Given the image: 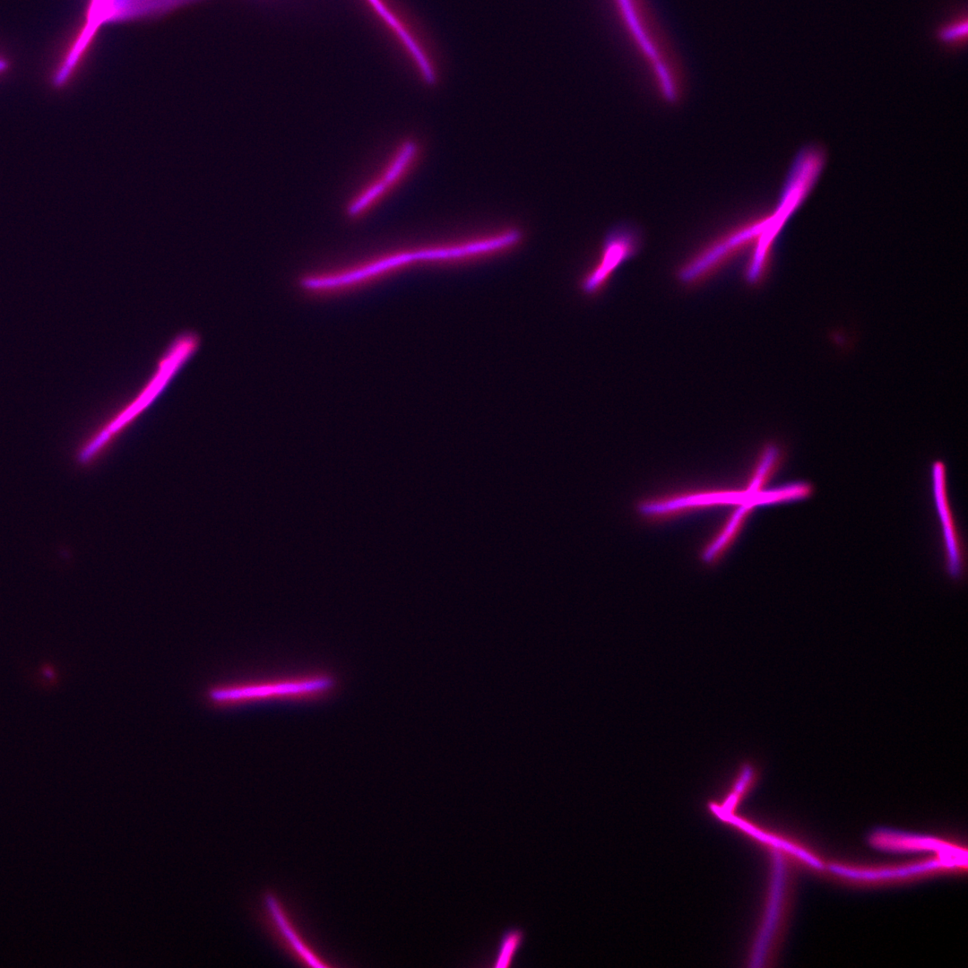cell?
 I'll return each instance as SVG.
<instances>
[{
  "label": "cell",
  "instance_id": "obj_1",
  "mask_svg": "<svg viewBox=\"0 0 968 968\" xmlns=\"http://www.w3.org/2000/svg\"><path fill=\"white\" fill-rule=\"evenodd\" d=\"M199 345L200 337L194 332L187 331L178 334L164 352L151 381L133 402L111 419L83 445L78 454V460L85 463L98 455L123 428L151 404L177 371L194 354Z\"/></svg>",
  "mask_w": 968,
  "mask_h": 968
},
{
  "label": "cell",
  "instance_id": "obj_2",
  "mask_svg": "<svg viewBox=\"0 0 968 968\" xmlns=\"http://www.w3.org/2000/svg\"><path fill=\"white\" fill-rule=\"evenodd\" d=\"M335 686L328 674L238 681L218 684L206 691L207 700L217 706H229L274 699H308L328 694Z\"/></svg>",
  "mask_w": 968,
  "mask_h": 968
},
{
  "label": "cell",
  "instance_id": "obj_3",
  "mask_svg": "<svg viewBox=\"0 0 968 968\" xmlns=\"http://www.w3.org/2000/svg\"><path fill=\"white\" fill-rule=\"evenodd\" d=\"M771 214L732 229L695 255L678 271V280L686 285L702 281L733 257L763 242L771 228ZM751 251V252H752Z\"/></svg>",
  "mask_w": 968,
  "mask_h": 968
},
{
  "label": "cell",
  "instance_id": "obj_4",
  "mask_svg": "<svg viewBox=\"0 0 968 968\" xmlns=\"http://www.w3.org/2000/svg\"><path fill=\"white\" fill-rule=\"evenodd\" d=\"M256 917L269 938L289 957L305 965L329 966L327 960L303 936L287 907L274 892L263 894Z\"/></svg>",
  "mask_w": 968,
  "mask_h": 968
},
{
  "label": "cell",
  "instance_id": "obj_5",
  "mask_svg": "<svg viewBox=\"0 0 968 968\" xmlns=\"http://www.w3.org/2000/svg\"><path fill=\"white\" fill-rule=\"evenodd\" d=\"M967 856L936 855L925 860L888 866H853L831 862L828 870L838 877L861 883L905 881L943 871L966 869Z\"/></svg>",
  "mask_w": 968,
  "mask_h": 968
},
{
  "label": "cell",
  "instance_id": "obj_6",
  "mask_svg": "<svg viewBox=\"0 0 968 968\" xmlns=\"http://www.w3.org/2000/svg\"><path fill=\"white\" fill-rule=\"evenodd\" d=\"M639 244L638 233L629 226H619L611 230L604 240L596 264L582 281V290L587 295L600 291L618 267L637 252Z\"/></svg>",
  "mask_w": 968,
  "mask_h": 968
},
{
  "label": "cell",
  "instance_id": "obj_7",
  "mask_svg": "<svg viewBox=\"0 0 968 968\" xmlns=\"http://www.w3.org/2000/svg\"><path fill=\"white\" fill-rule=\"evenodd\" d=\"M933 493L943 532L946 565L953 580L960 581L964 575V552L956 529L947 496L946 467L941 461L932 465Z\"/></svg>",
  "mask_w": 968,
  "mask_h": 968
},
{
  "label": "cell",
  "instance_id": "obj_8",
  "mask_svg": "<svg viewBox=\"0 0 968 968\" xmlns=\"http://www.w3.org/2000/svg\"><path fill=\"white\" fill-rule=\"evenodd\" d=\"M413 140L402 142L383 173L367 186L347 206L350 218L359 217L398 183L410 169L418 155Z\"/></svg>",
  "mask_w": 968,
  "mask_h": 968
},
{
  "label": "cell",
  "instance_id": "obj_9",
  "mask_svg": "<svg viewBox=\"0 0 968 968\" xmlns=\"http://www.w3.org/2000/svg\"><path fill=\"white\" fill-rule=\"evenodd\" d=\"M869 843L881 851L897 853L932 852L936 855L967 856L965 849L947 841L890 828H877L869 836Z\"/></svg>",
  "mask_w": 968,
  "mask_h": 968
},
{
  "label": "cell",
  "instance_id": "obj_10",
  "mask_svg": "<svg viewBox=\"0 0 968 968\" xmlns=\"http://www.w3.org/2000/svg\"><path fill=\"white\" fill-rule=\"evenodd\" d=\"M524 931L512 929L505 931L500 938L493 967L506 968L512 964L516 953L524 941Z\"/></svg>",
  "mask_w": 968,
  "mask_h": 968
},
{
  "label": "cell",
  "instance_id": "obj_11",
  "mask_svg": "<svg viewBox=\"0 0 968 968\" xmlns=\"http://www.w3.org/2000/svg\"><path fill=\"white\" fill-rule=\"evenodd\" d=\"M782 453L774 445H768L763 451L761 462L757 471L752 479L748 490L752 492L761 491V488L773 476L781 463Z\"/></svg>",
  "mask_w": 968,
  "mask_h": 968
},
{
  "label": "cell",
  "instance_id": "obj_12",
  "mask_svg": "<svg viewBox=\"0 0 968 968\" xmlns=\"http://www.w3.org/2000/svg\"><path fill=\"white\" fill-rule=\"evenodd\" d=\"M966 19L956 18L946 25L939 33L940 38L948 44L958 43L966 35Z\"/></svg>",
  "mask_w": 968,
  "mask_h": 968
},
{
  "label": "cell",
  "instance_id": "obj_13",
  "mask_svg": "<svg viewBox=\"0 0 968 968\" xmlns=\"http://www.w3.org/2000/svg\"><path fill=\"white\" fill-rule=\"evenodd\" d=\"M5 66H6V64H5V62H4V61H3V60H0V71H1V70H3V69H4V68H5Z\"/></svg>",
  "mask_w": 968,
  "mask_h": 968
}]
</instances>
